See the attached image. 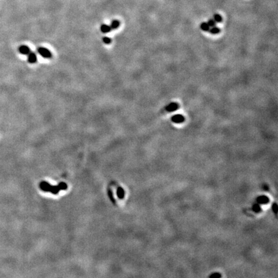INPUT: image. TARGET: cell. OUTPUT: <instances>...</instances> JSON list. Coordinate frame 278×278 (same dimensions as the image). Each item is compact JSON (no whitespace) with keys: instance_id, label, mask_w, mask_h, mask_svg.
Instances as JSON below:
<instances>
[{"instance_id":"obj_6","label":"cell","mask_w":278,"mask_h":278,"mask_svg":"<svg viewBox=\"0 0 278 278\" xmlns=\"http://www.w3.org/2000/svg\"><path fill=\"white\" fill-rule=\"evenodd\" d=\"M37 60L38 58L35 53L30 52L28 54V61L30 63H35L37 62Z\"/></svg>"},{"instance_id":"obj_17","label":"cell","mask_w":278,"mask_h":278,"mask_svg":"<svg viewBox=\"0 0 278 278\" xmlns=\"http://www.w3.org/2000/svg\"><path fill=\"white\" fill-rule=\"evenodd\" d=\"M102 41H103L104 43H106V44H109L111 43V41H112V40H111L110 38H108V37H104V38H103V39H102Z\"/></svg>"},{"instance_id":"obj_9","label":"cell","mask_w":278,"mask_h":278,"mask_svg":"<svg viewBox=\"0 0 278 278\" xmlns=\"http://www.w3.org/2000/svg\"><path fill=\"white\" fill-rule=\"evenodd\" d=\"M119 26H120V22L118 20H113V21L111 23V28L112 29H117V28H119Z\"/></svg>"},{"instance_id":"obj_5","label":"cell","mask_w":278,"mask_h":278,"mask_svg":"<svg viewBox=\"0 0 278 278\" xmlns=\"http://www.w3.org/2000/svg\"><path fill=\"white\" fill-rule=\"evenodd\" d=\"M19 51L23 55H28L30 52V50L28 48V46H26V45H21L19 48Z\"/></svg>"},{"instance_id":"obj_1","label":"cell","mask_w":278,"mask_h":278,"mask_svg":"<svg viewBox=\"0 0 278 278\" xmlns=\"http://www.w3.org/2000/svg\"><path fill=\"white\" fill-rule=\"evenodd\" d=\"M38 52L40 55L44 58H50L52 57V54L50 52V50H48L47 48H45L43 47L38 48Z\"/></svg>"},{"instance_id":"obj_14","label":"cell","mask_w":278,"mask_h":278,"mask_svg":"<svg viewBox=\"0 0 278 278\" xmlns=\"http://www.w3.org/2000/svg\"><path fill=\"white\" fill-rule=\"evenodd\" d=\"M272 211H273L274 213L276 214H277V203H274L272 204Z\"/></svg>"},{"instance_id":"obj_8","label":"cell","mask_w":278,"mask_h":278,"mask_svg":"<svg viewBox=\"0 0 278 278\" xmlns=\"http://www.w3.org/2000/svg\"><path fill=\"white\" fill-rule=\"evenodd\" d=\"M252 209L253 211L256 213H260L261 212V207H260V204H258L257 203H254V205H253L252 207Z\"/></svg>"},{"instance_id":"obj_3","label":"cell","mask_w":278,"mask_h":278,"mask_svg":"<svg viewBox=\"0 0 278 278\" xmlns=\"http://www.w3.org/2000/svg\"><path fill=\"white\" fill-rule=\"evenodd\" d=\"M178 108L179 105L176 102H171L169 104H168L165 108L168 112H174L175 110H177Z\"/></svg>"},{"instance_id":"obj_4","label":"cell","mask_w":278,"mask_h":278,"mask_svg":"<svg viewBox=\"0 0 278 278\" xmlns=\"http://www.w3.org/2000/svg\"><path fill=\"white\" fill-rule=\"evenodd\" d=\"M171 120H172V121L175 123H182L184 121L185 119L183 115L178 114V115H175L172 116Z\"/></svg>"},{"instance_id":"obj_10","label":"cell","mask_w":278,"mask_h":278,"mask_svg":"<svg viewBox=\"0 0 278 278\" xmlns=\"http://www.w3.org/2000/svg\"><path fill=\"white\" fill-rule=\"evenodd\" d=\"M200 28L202 30L205 31V32H207L210 29V27L209 26V24H207V23H205V22H203L200 24Z\"/></svg>"},{"instance_id":"obj_13","label":"cell","mask_w":278,"mask_h":278,"mask_svg":"<svg viewBox=\"0 0 278 278\" xmlns=\"http://www.w3.org/2000/svg\"><path fill=\"white\" fill-rule=\"evenodd\" d=\"M209 277L210 278H220L221 277V275L218 272H214V273L211 274Z\"/></svg>"},{"instance_id":"obj_16","label":"cell","mask_w":278,"mask_h":278,"mask_svg":"<svg viewBox=\"0 0 278 278\" xmlns=\"http://www.w3.org/2000/svg\"><path fill=\"white\" fill-rule=\"evenodd\" d=\"M118 191H119V196L120 198H122V197H124V190L122 189L121 188H119V189H118Z\"/></svg>"},{"instance_id":"obj_12","label":"cell","mask_w":278,"mask_h":278,"mask_svg":"<svg viewBox=\"0 0 278 278\" xmlns=\"http://www.w3.org/2000/svg\"><path fill=\"white\" fill-rule=\"evenodd\" d=\"M209 32H210L211 34H218V33H219L220 32V28H218V27H212L211 29H209Z\"/></svg>"},{"instance_id":"obj_11","label":"cell","mask_w":278,"mask_h":278,"mask_svg":"<svg viewBox=\"0 0 278 278\" xmlns=\"http://www.w3.org/2000/svg\"><path fill=\"white\" fill-rule=\"evenodd\" d=\"M214 20L216 22H217V23H221V22L222 21L223 18L220 14H216L214 15Z\"/></svg>"},{"instance_id":"obj_7","label":"cell","mask_w":278,"mask_h":278,"mask_svg":"<svg viewBox=\"0 0 278 278\" xmlns=\"http://www.w3.org/2000/svg\"><path fill=\"white\" fill-rule=\"evenodd\" d=\"M101 32L103 33H108V32H109L111 30H112V28H111L110 26L108 25V24H103L101 25Z\"/></svg>"},{"instance_id":"obj_2","label":"cell","mask_w":278,"mask_h":278,"mask_svg":"<svg viewBox=\"0 0 278 278\" xmlns=\"http://www.w3.org/2000/svg\"><path fill=\"white\" fill-rule=\"evenodd\" d=\"M269 201H270L269 198L265 195H261L256 198V202L258 204H263V205H265V204L268 203V202H269Z\"/></svg>"},{"instance_id":"obj_15","label":"cell","mask_w":278,"mask_h":278,"mask_svg":"<svg viewBox=\"0 0 278 278\" xmlns=\"http://www.w3.org/2000/svg\"><path fill=\"white\" fill-rule=\"evenodd\" d=\"M207 24H209V26L210 27H214V26L216 25V21H215L214 20H212V19H211V20H209V21L207 22Z\"/></svg>"}]
</instances>
